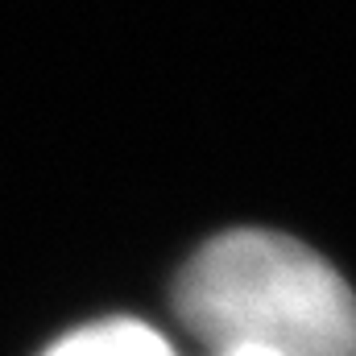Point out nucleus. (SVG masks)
Returning a JSON list of instances; mask_svg holds the SVG:
<instances>
[{
	"label": "nucleus",
	"mask_w": 356,
	"mask_h": 356,
	"mask_svg": "<svg viewBox=\"0 0 356 356\" xmlns=\"http://www.w3.org/2000/svg\"><path fill=\"white\" fill-rule=\"evenodd\" d=\"M178 319L216 356H356V294L307 245L224 232L175 286Z\"/></svg>",
	"instance_id": "nucleus-1"
},
{
	"label": "nucleus",
	"mask_w": 356,
	"mask_h": 356,
	"mask_svg": "<svg viewBox=\"0 0 356 356\" xmlns=\"http://www.w3.org/2000/svg\"><path fill=\"white\" fill-rule=\"evenodd\" d=\"M46 356H175V353L145 323L112 319V323H95V327H83V332L67 336Z\"/></svg>",
	"instance_id": "nucleus-2"
}]
</instances>
